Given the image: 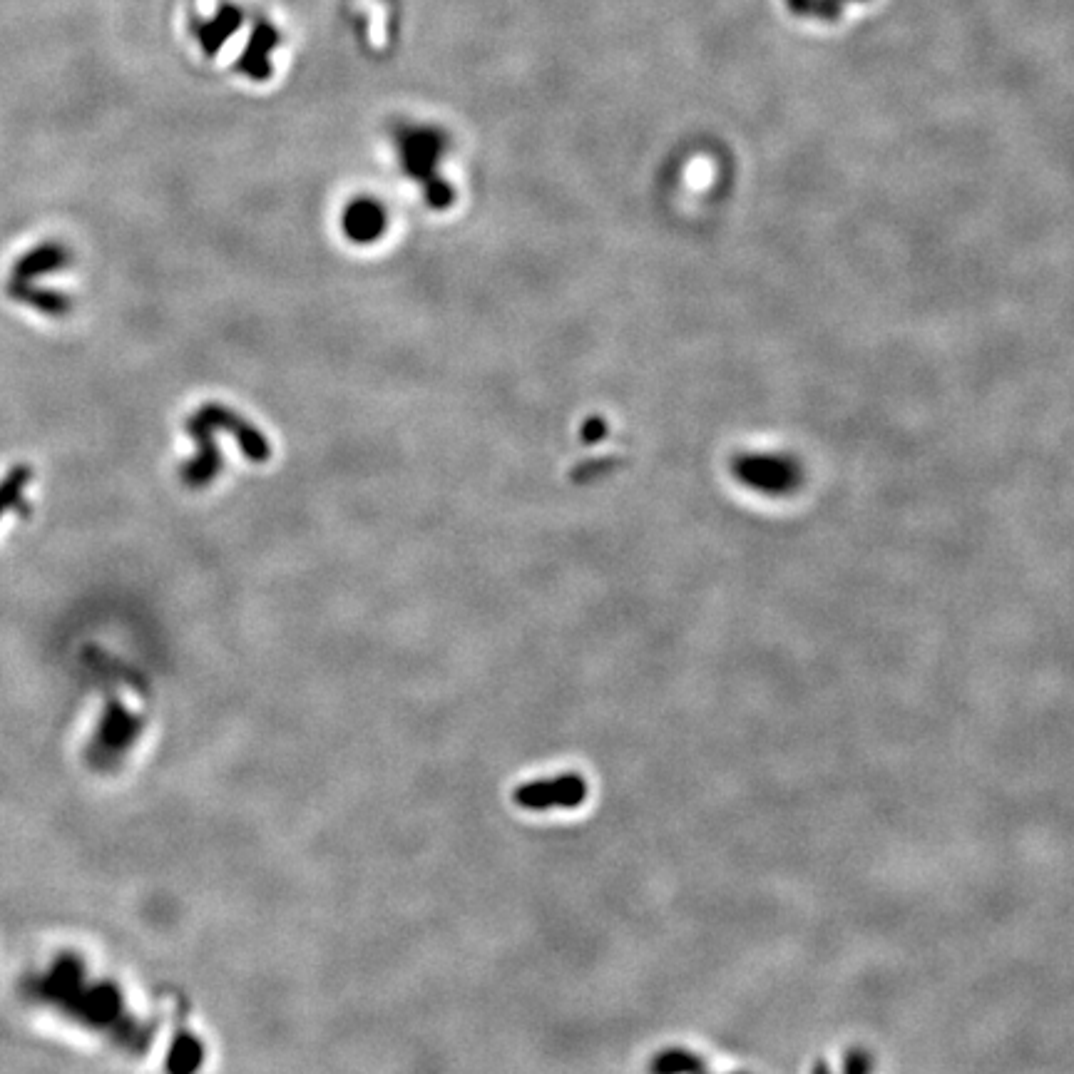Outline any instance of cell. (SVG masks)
I'll list each match as a JSON object with an SVG mask.
<instances>
[{
  "mask_svg": "<svg viewBox=\"0 0 1074 1074\" xmlns=\"http://www.w3.org/2000/svg\"><path fill=\"white\" fill-rule=\"evenodd\" d=\"M65 264V252L58 244H45V247L33 249L30 254H25L18 264H15L13 279L28 281L38 274H48V271L60 269Z\"/></svg>",
  "mask_w": 1074,
  "mask_h": 1074,
  "instance_id": "obj_6",
  "label": "cell"
},
{
  "mask_svg": "<svg viewBox=\"0 0 1074 1074\" xmlns=\"http://www.w3.org/2000/svg\"><path fill=\"white\" fill-rule=\"evenodd\" d=\"M856 3H866V0H786L791 13L801 15V18L823 20V23H833V20H838L848 8H851V5H856Z\"/></svg>",
  "mask_w": 1074,
  "mask_h": 1074,
  "instance_id": "obj_7",
  "label": "cell"
},
{
  "mask_svg": "<svg viewBox=\"0 0 1074 1074\" xmlns=\"http://www.w3.org/2000/svg\"><path fill=\"white\" fill-rule=\"evenodd\" d=\"M585 799V781L580 776H565L550 784H533L518 791V801L530 808L547 806H577Z\"/></svg>",
  "mask_w": 1074,
  "mask_h": 1074,
  "instance_id": "obj_2",
  "label": "cell"
},
{
  "mask_svg": "<svg viewBox=\"0 0 1074 1074\" xmlns=\"http://www.w3.org/2000/svg\"><path fill=\"white\" fill-rule=\"evenodd\" d=\"M242 18H244L242 8L222 3L212 15H209V18L194 20L192 23L194 38H197V43L202 45L207 53H214V50L222 48V45L227 43L229 35L242 25Z\"/></svg>",
  "mask_w": 1074,
  "mask_h": 1074,
  "instance_id": "obj_3",
  "label": "cell"
},
{
  "mask_svg": "<svg viewBox=\"0 0 1074 1074\" xmlns=\"http://www.w3.org/2000/svg\"><path fill=\"white\" fill-rule=\"evenodd\" d=\"M699 1067H702V1062L694 1055H689V1052H664V1055L654 1062V1072L657 1074H684L699 1070Z\"/></svg>",
  "mask_w": 1074,
  "mask_h": 1074,
  "instance_id": "obj_10",
  "label": "cell"
},
{
  "mask_svg": "<svg viewBox=\"0 0 1074 1074\" xmlns=\"http://www.w3.org/2000/svg\"><path fill=\"white\" fill-rule=\"evenodd\" d=\"M276 45H279V30L271 23H257V28L249 35L247 48H244L239 70H242L244 75H249V78L257 80V83H262L271 73L269 58Z\"/></svg>",
  "mask_w": 1074,
  "mask_h": 1074,
  "instance_id": "obj_4",
  "label": "cell"
},
{
  "mask_svg": "<svg viewBox=\"0 0 1074 1074\" xmlns=\"http://www.w3.org/2000/svg\"><path fill=\"white\" fill-rule=\"evenodd\" d=\"M383 227H386V212L378 202L363 197L356 199L344 214V229L351 237V242L368 244L376 237H381Z\"/></svg>",
  "mask_w": 1074,
  "mask_h": 1074,
  "instance_id": "obj_5",
  "label": "cell"
},
{
  "mask_svg": "<svg viewBox=\"0 0 1074 1074\" xmlns=\"http://www.w3.org/2000/svg\"><path fill=\"white\" fill-rule=\"evenodd\" d=\"M398 157H401V165L406 170L408 177H413V182L423 184V192L431 207H448L450 204V187L443 182L441 167L443 152H446L448 142L446 135L436 127L428 125H403L398 127L396 135Z\"/></svg>",
  "mask_w": 1074,
  "mask_h": 1074,
  "instance_id": "obj_1",
  "label": "cell"
},
{
  "mask_svg": "<svg viewBox=\"0 0 1074 1074\" xmlns=\"http://www.w3.org/2000/svg\"><path fill=\"white\" fill-rule=\"evenodd\" d=\"M10 296H15L18 301H25V304L35 306V309L45 311V314H63L65 309H68V301H65V296H58L53 294V291H38V289H30L25 281H18L13 279L8 286Z\"/></svg>",
  "mask_w": 1074,
  "mask_h": 1074,
  "instance_id": "obj_8",
  "label": "cell"
},
{
  "mask_svg": "<svg viewBox=\"0 0 1074 1074\" xmlns=\"http://www.w3.org/2000/svg\"><path fill=\"white\" fill-rule=\"evenodd\" d=\"M28 480L30 470L23 468V465L10 470L8 478L0 483V515L10 508H20V503H23V488L28 485Z\"/></svg>",
  "mask_w": 1074,
  "mask_h": 1074,
  "instance_id": "obj_9",
  "label": "cell"
}]
</instances>
